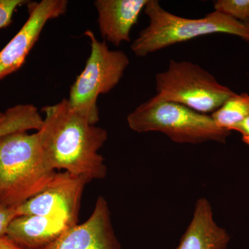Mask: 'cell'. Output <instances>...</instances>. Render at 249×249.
<instances>
[{"instance_id": "obj_10", "label": "cell", "mask_w": 249, "mask_h": 249, "mask_svg": "<svg viewBox=\"0 0 249 249\" xmlns=\"http://www.w3.org/2000/svg\"><path fill=\"white\" fill-rule=\"evenodd\" d=\"M148 0H96L100 32L105 41L119 47L130 42V31L138 22L139 16Z\"/></svg>"}, {"instance_id": "obj_19", "label": "cell", "mask_w": 249, "mask_h": 249, "mask_svg": "<svg viewBox=\"0 0 249 249\" xmlns=\"http://www.w3.org/2000/svg\"><path fill=\"white\" fill-rule=\"evenodd\" d=\"M0 249H23L16 245L7 236L0 237Z\"/></svg>"}, {"instance_id": "obj_15", "label": "cell", "mask_w": 249, "mask_h": 249, "mask_svg": "<svg viewBox=\"0 0 249 249\" xmlns=\"http://www.w3.org/2000/svg\"><path fill=\"white\" fill-rule=\"evenodd\" d=\"M214 11L245 24H249V0H218Z\"/></svg>"}, {"instance_id": "obj_18", "label": "cell", "mask_w": 249, "mask_h": 249, "mask_svg": "<svg viewBox=\"0 0 249 249\" xmlns=\"http://www.w3.org/2000/svg\"><path fill=\"white\" fill-rule=\"evenodd\" d=\"M232 131L239 132L242 135L243 142L249 145V116L236 124Z\"/></svg>"}, {"instance_id": "obj_8", "label": "cell", "mask_w": 249, "mask_h": 249, "mask_svg": "<svg viewBox=\"0 0 249 249\" xmlns=\"http://www.w3.org/2000/svg\"><path fill=\"white\" fill-rule=\"evenodd\" d=\"M29 17L17 34L0 51V80L22 67L49 20L67 12V0H42L27 3Z\"/></svg>"}, {"instance_id": "obj_17", "label": "cell", "mask_w": 249, "mask_h": 249, "mask_svg": "<svg viewBox=\"0 0 249 249\" xmlns=\"http://www.w3.org/2000/svg\"><path fill=\"white\" fill-rule=\"evenodd\" d=\"M16 217V209L0 204V237L6 235L9 224Z\"/></svg>"}, {"instance_id": "obj_3", "label": "cell", "mask_w": 249, "mask_h": 249, "mask_svg": "<svg viewBox=\"0 0 249 249\" xmlns=\"http://www.w3.org/2000/svg\"><path fill=\"white\" fill-rule=\"evenodd\" d=\"M143 11L148 18V25L139 33L131 45L138 57H145L175 44L211 34L235 36L249 44V24L218 11L199 19H190L168 12L157 0H148Z\"/></svg>"}, {"instance_id": "obj_6", "label": "cell", "mask_w": 249, "mask_h": 249, "mask_svg": "<svg viewBox=\"0 0 249 249\" xmlns=\"http://www.w3.org/2000/svg\"><path fill=\"white\" fill-rule=\"evenodd\" d=\"M155 84L154 99L178 103L205 114H213L235 93L189 61L170 60L168 70L156 75Z\"/></svg>"}, {"instance_id": "obj_4", "label": "cell", "mask_w": 249, "mask_h": 249, "mask_svg": "<svg viewBox=\"0 0 249 249\" xmlns=\"http://www.w3.org/2000/svg\"><path fill=\"white\" fill-rule=\"evenodd\" d=\"M129 128L139 133L157 132L178 143H225L231 132L221 128L211 114L178 103L150 98L127 116Z\"/></svg>"}, {"instance_id": "obj_14", "label": "cell", "mask_w": 249, "mask_h": 249, "mask_svg": "<svg viewBox=\"0 0 249 249\" xmlns=\"http://www.w3.org/2000/svg\"><path fill=\"white\" fill-rule=\"evenodd\" d=\"M211 115L219 127L231 132L236 124L249 116V95L235 93Z\"/></svg>"}, {"instance_id": "obj_1", "label": "cell", "mask_w": 249, "mask_h": 249, "mask_svg": "<svg viewBox=\"0 0 249 249\" xmlns=\"http://www.w3.org/2000/svg\"><path fill=\"white\" fill-rule=\"evenodd\" d=\"M42 111L45 118L37 132L49 166L90 181L106 178L107 168L99 150L107 141V130L90 124L66 98Z\"/></svg>"}, {"instance_id": "obj_5", "label": "cell", "mask_w": 249, "mask_h": 249, "mask_svg": "<svg viewBox=\"0 0 249 249\" xmlns=\"http://www.w3.org/2000/svg\"><path fill=\"white\" fill-rule=\"evenodd\" d=\"M84 35L89 39L91 53L84 70L71 85L67 100L77 112L96 124L99 121L98 96L109 93L119 84L129 60L122 51L110 50L107 42L98 40L89 29Z\"/></svg>"}, {"instance_id": "obj_12", "label": "cell", "mask_w": 249, "mask_h": 249, "mask_svg": "<svg viewBox=\"0 0 249 249\" xmlns=\"http://www.w3.org/2000/svg\"><path fill=\"white\" fill-rule=\"evenodd\" d=\"M70 227L60 218L17 216L9 224L6 236L23 249H39L53 242Z\"/></svg>"}, {"instance_id": "obj_7", "label": "cell", "mask_w": 249, "mask_h": 249, "mask_svg": "<svg viewBox=\"0 0 249 249\" xmlns=\"http://www.w3.org/2000/svg\"><path fill=\"white\" fill-rule=\"evenodd\" d=\"M89 181L85 177L67 172L56 173L42 191L16 208V214L60 218L71 226L76 225L82 196Z\"/></svg>"}, {"instance_id": "obj_2", "label": "cell", "mask_w": 249, "mask_h": 249, "mask_svg": "<svg viewBox=\"0 0 249 249\" xmlns=\"http://www.w3.org/2000/svg\"><path fill=\"white\" fill-rule=\"evenodd\" d=\"M37 132L0 138V204L16 209L42 191L55 176Z\"/></svg>"}, {"instance_id": "obj_13", "label": "cell", "mask_w": 249, "mask_h": 249, "mask_svg": "<svg viewBox=\"0 0 249 249\" xmlns=\"http://www.w3.org/2000/svg\"><path fill=\"white\" fill-rule=\"evenodd\" d=\"M43 118L33 105H18L0 113V138L6 134L27 132L30 129L39 131Z\"/></svg>"}, {"instance_id": "obj_11", "label": "cell", "mask_w": 249, "mask_h": 249, "mask_svg": "<svg viewBox=\"0 0 249 249\" xmlns=\"http://www.w3.org/2000/svg\"><path fill=\"white\" fill-rule=\"evenodd\" d=\"M230 235L214 220L211 203L201 197L177 249H228Z\"/></svg>"}, {"instance_id": "obj_16", "label": "cell", "mask_w": 249, "mask_h": 249, "mask_svg": "<svg viewBox=\"0 0 249 249\" xmlns=\"http://www.w3.org/2000/svg\"><path fill=\"white\" fill-rule=\"evenodd\" d=\"M28 2L23 0H0V29L9 26L17 8Z\"/></svg>"}, {"instance_id": "obj_9", "label": "cell", "mask_w": 249, "mask_h": 249, "mask_svg": "<svg viewBox=\"0 0 249 249\" xmlns=\"http://www.w3.org/2000/svg\"><path fill=\"white\" fill-rule=\"evenodd\" d=\"M39 249H122L106 198L98 196L92 213L84 223L67 228L55 240Z\"/></svg>"}]
</instances>
